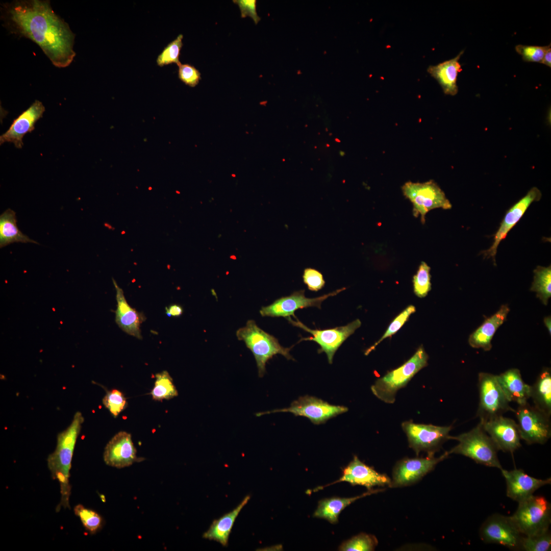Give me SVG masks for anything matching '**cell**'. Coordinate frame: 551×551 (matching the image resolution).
Returning a JSON list of instances; mask_svg holds the SVG:
<instances>
[{"mask_svg":"<svg viewBox=\"0 0 551 551\" xmlns=\"http://www.w3.org/2000/svg\"><path fill=\"white\" fill-rule=\"evenodd\" d=\"M7 14L15 31L36 43L54 65L64 68L71 63L75 35L48 1H17L7 7Z\"/></svg>","mask_w":551,"mask_h":551,"instance_id":"obj_1","label":"cell"},{"mask_svg":"<svg viewBox=\"0 0 551 551\" xmlns=\"http://www.w3.org/2000/svg\"><path fill=\"white\" fill-rule=\"evenodd\" d=\"M84 418L80 411L76 412L68 427L57 436L55 450L47 457L48 469L53 479L60 485L61 500L57 509L69 508L71 486L69 483L70 470L74 447L80 433Z\"/></svg>","mask_w":551,"mask_h":551,"instance_id":"obj_2","label":"cell"},{"mask_svg":"<svg viewBox=\"0 0 551 551\" xmlns=\"http://www.w3.org/2000/svg\"><path fill=\"white\" fill-rule=\"evenodd\" d=\"M236 336L253 353L259 377L264 375L266 363L274 356L280 354L288 360H294L289 353L291 347L282 346L276 338L259 328L253 320H248L244 327L237 330Z\"/></svg>","mask_w":551,"mask_h":551,"instance_id":"obj_3","label":"cell"},{"mask_svg":"<svg viewBox=\"0 0 551 551\" xmlns=\"http://www.w3.org/2000/svg\"><path fill=\"white\" fill-rule=\"evenodd\" d=\"M429 356L422 346L402 365L377 379L371 386L372 393L388 404L395 400L397 391L406 386L412 378L428 365Z\"/></svg>","mask_w":551,"mask_h":551,"instance_id":"obj_4","label":"cell"},{"mask_svg":"<svg viewBox=\"0 0 551 551\" xmlns=\"http://www.w3.org/2000/svg\"><path fill=\"white\" fill-rule=\"evenodd\" d=\"M449 439L456 440L459 442L447 451L449 455H461L477 463L500 470L503 468L497 457L498 450L480 422L469 432L457 436H449Z\"/></svg>","mask_w":551,"mask_h":551,"instance_id":"obj_5","label":"cell"},{"mask_svg":"<svg viewBox=\"0 0 551 551\" xmlns=\"http://www.w3.org/2000/svg\"><path fill=\"white\" fill-rule=\"evenodd\" d=\"M510 517L522 535L541 534L549 530L551 505L544 497L533 495L519 502L516 511Z\"/></svg>","mask_w":551,"mask_h":551,"instance_id":"obj_6","label":"cell"},{"mask_svg":"<svg viewBox=\"0 0 551 551\" xmlns=\"http://www.w3.org/2000/svg\"><path fill=\"white\" fill-rule=\"evenodd\" d=\"M402 190L405 197L412 204L413 215L420 216L422 224L425 223V215L430 211L452 208L444 192L433 180L423 183L408 181L402 186Z\"/></svg>","mask_w":551,"mask_h":551,"instance_id":"obj_7","label":"cell"},{"mask_svg":"<svg viewBox=\"0 0 551 551\" xmlns=\"http://www.w3.org/2000/svg\"><path fill=\"white\" fill-rule=\"evenodd\" d=\"M479 404L477 416L480 421L503 415L504 413L515 410L510 406L500 386L496 375L480 372L478 375Z\"/></svg>","mask_w":551,"mask_h":551,"instance_id":"obj_8","label":"cell"},{"mask_svg":"<svg viewBox=\"0 0 551 551\" xmlns=\"http://www.w3.org/2000/svg\"><path fill=\"white\" fill-rule=\"evenodd\" d=\"M402 428L407 435L409 446L417 456L424 452L428 456H434L443 443L449 439V433L453 427L415 423L410 420L403 422Z\"/></svg>","mask_w":551,"mask_h":551,"instance_id":"obj_9","label":"cell"},{"mask_svg":"<svg viewBox=\"0 0 551 551\" xmlns=\"http://www.w3.org/2000/svg\"><path fill=\"white\" fill-rule=\"evenodd\" d=\"M514 413L520 438L527 444H543L550 438V416L528 402L518 405Z\"/></svg>","mask_w":551,"mask_h":551,"instance_id":"obj_10","label":"cell"},{"mask_svg":"<svg viewBox=\"0 0 551 551\" xmlns=\"http://www.w3.org/2000/svg\"><path fill=\"white\" fill-rule=\"evenodd\" d=\"M294 318L296 320H293L291 316L286 319L293 325L312 335V336L301 338L299 341L311 340L316 342L320 346L318 352L325 353L330 364L332 363L334 356L341 344L361 325V321L357 319L344 326L325 330H313L303 323L296 317Z\"/></svg>","mask_w":551,"mask_h":551,"instance_id":"obj_11","label":"cell"},{"mask_svg":"<svg viewBox=\"0 0 551 551\" xmlns=\"http://www.w3.org/2000/svg\"><path fill=\"white\" fill-rule=\"evenodd\" d=\"M347 411L348 408L345 406L331 405L316 397L306 395L293 401L288 408L257 413L256 416L259 417L270 413L289 412L295 416L307 417L313 423L319 424Z\"/></svg>","mask_w":551,"mask_h":551,"instance_id":"obj_12","label":"cell"},{"mask_svg":"<svg viewBox=\"0 0 551 551\" xmlns=\"http://www.w3.org/2000/svg\"><path fill=\"white\" fill-rule=\"evenodd\" d=\"M480 536L487 543H497L512 550H520L522 534L510 516L498 513L488 517L482 524Z\"/></svg>","mask_w":551,"mask_h":551,"instance_id":"obj_13","label":"cell"},{"mask_svg":"<svg viewBox=\"0 0 551 551\" xmlns=\"http://www.w3.org/2000/svg\"><path fill=\"white\" fill-rule=\"evenodd\" d=\"M449 455L446 451L437 458L427 456L425 458L406 457L400 460L393 468L390 487H402L417 483Z\"/></svg>","mask_w":551,"mask_h":551,"instance_id":"obj_14","label":"cell"},{"mask_svg":"<svg viewBox=\"0 0 551 551\" xmlns=\"http://www.w3.org/2000/svg\"><path fill=\"white\" fill-rule=\"evenodd\" d=\"M345 288L337 289L328 294L315 298H308L305 296V290H300L292 293L291 295L282 297L276 299L271 304L262 307L260 313L262 316L287 317L294 315L295 311L311 307L321 309L322 302L331 296H334L344 290Z\"/></svg>","mask_w":551,"mask_h":551,"instance_id":"obj_15","label":"cell"},{"mask_svg":"<svg viewBox=\"0 0 551 551\" xmlns=\"http://www.w3.org/2000/svg\"><path fill=\"white\" fill-rule=\"evenodd\" d=\"M480 422L498 450L513 453L521 447L518 425L514 420L500 415Z\"/></svg>","mask_w":551,"mask_h":551,"instance_id":"obj_16","label":"cell"},{"mask_svg":"<svg viewBox=\"0 0 551 551\" xmlns=\"http://www.w3.org/2000/svg\"><path fill=\"white\" fill-rule=\"evenodd\" d=\"M341 482H348L353 486H363L368 490L372 489V488L374 486H387L390 487L391 484V480L387 475L380 473L372 467L366 465L357 456H354L353 459L343 469L341 477L339 480L317 489Z\"/></svg>","mask_w":551,"mask_h":551,"instance_id":"obj_17","label":"cell"},{"mask_svg":"<svg viewBox=\"0 0 551 551\" xmlns=\"http://www.w3.org/2000/svg\"><path fill=\"white\" fill-rule=\"evenodd\" d=\"M103 459L107 465L117 468L127 467L144 460L137 456L131 435L125 431L118 432L107 443Z\"/></svg>","mask_w":551,"mask_h":551,"instance_id":"obj_18","label":"cell"},{"mask_svg":"<svg viewBox=\"0 0 551 551\" xmlns=\"http://www.w3.org/2000/svg\"><path fill=\"white\" fill-rule=\"evenodd\" d=\"M541 197L540 190L537 187H533L509 210L494 235L492 244L488 249L480 253L483 255L484 258H492L495 264L497 249L500 242L520 220L530 205L533 202L539 201Z\"/></svg>","mask_w":551,"mask_h":551,"instance_id":"obj_19","label":"cell"},{"mask_svg":"<svg viewBox=\"0 0 551 551\" xmlns=\"http://www.w3.org/2000/svg\"><path fill=\"white\" fill-rule=\"evenodd\" d=\"M45 110L43 104L36 100L13 120L8 130L1 135V145L5 142H10L16 148H21L23 145L22 139L24 136L34 130L36 122L42 117Z\"/></svg>","mask_w":551,"mask_h":551,"instance_id":"obj_20","label":"cell"},{"mask_svg":"<svg viewBox=\"0 0 551 551\" xmlns=\"http://www.w3.org/2000/svg\"><path fill=\"white\" fill-rule=\"evenodd\" d=\"M506 480L507 496L518 503L533 495L539 488L551 483V478L542 480L529 475L521 469L507 470L502 468Z\"/></svg>","mask_w":551,"mask_h":551,"instance_id":"obj_21","label":"cell"},{"mask_svg":"<svg viewBox=\"0 0 551 551\" xmlns=\"http://www.w3.org/2000/svg\"><path fill=\"white\" fill-rule=\"evenodd\" d=\"M113 283L116 290L117 308L115 310V322L119 328L127 334L142 339L140 327L146 320L142 312L137 311L128 304L124 295L123 290L119 287L116 281L112 278Z\"/></svg>","mask_w":551,"mask_h":551,"instance_id":"obj_22","label":"cell"},{"mask_svg":"<svg viewBox=\"0 0 551 551\" xmlns=\"http://www.w3.org/2000/svg\"><path fill=\"white\" fill-rule=\"evenodd\" d=\"M510 311L507 305H502L499 310L483 323L470 336L468 343L475 348L489 351L492 348L491 340L498 328L506 320Z\"/></svg>","mask_w":551,"mask_h":551,"instance_id":"obj_23","label":"cell"},{"mask_svg":"<svg viewBox=\"0 0 551 551\" xmlns=\"http://www.w3.org/2000/svg\"><path fill=\"white\" fill-rule=\"evenodd\" d=\"M464 51H462L456 57L436 65H430L427 69L428 72L437 80L446 95L454 96L458 92L457 77L462 70L459 61Z\"/></svg>","mask_w":551,"mask_h":551,"instance_id":"obj_24","label":"cell"},{"mask_svg":"<svg viewBox=\"0 0 551 551\" xmlns=\"http://www.w3.org/2000/svg\"><path fill=\"white\" fill-rule=\"evenodd\" d=\"M498 382L507 398L518 405L526 403L530 398L531 386L523 380L517 368L507 370L496 375Z\"/></svg>","mask_w":551,"mask_h":551,"instance_id":"obj_25","label":"cell"},{"mask_svg":"<svg viewBox=\"0 0 551 551\" xmlns=\"http://www.w3.org/2000/svg\"><path fill=\"white\" fill-rule=\"evenodd\" d=\"M250 498V495L246 496L234 510L214 520L208 530L203 534V537L217 541L222 546H227L229 536L235 520Z\"/></svg>","mask_w":551,"mask_h":551,"instance_id":"obj_26","label":"cell"},{"mask_svg":"<svg viewBox=\"0 0 551 551\" xmlns=\"http://www.w3.org/2000/svg\"><path fill=\"white\" fill-rule=\"evenodd\" d=\"M384 490V489H371L355 497H333L321 500L318 503L313 516L324 519L332 524H335L338 522L339 515L342 511L352 503L358 499Z\"/></svg>","mask_w":551,"mask_h":551,"instance_id":"obj_27","label":"cell"},{"mask_svg":"<svg viewBox=\"0 0 551 551\" xmlns=\"http://www.w3.org/2000/svg\"><path fill=\"white\" fill-rule=\"evenodd\" d=\"M530 398L534 406L550 417L551 415V371L544 368L534 384L531 386Z\"/></svg>","mask_w":551,"mask_h":551,"instance_id":"obj_28","label":"cell"},{"mask_svg":"<svg viewBox=\"0 0 551 551\" xmlns=\"http://www.w3.org/2000/svg\"><path fill=\"white\" fill-rule=\"evenodd\" d=\"M15 212L8 209L0 215V247L2 248L14 242H38L23 234L16 224Z\"/></svg>","mask_w":551,"mask_h":551,"instance_id":"obj_29","label":"cell"},{"mask_svg":"<svg viewBox=\"0 0 551 551\" xmlns=\"http://www.w3.org/2000/svg\"><path fill=\"white\" fill-rule=\"evenodd\" d=\"M534 280L530 290L546 305L551 296V266H538L534 270Z\"/></svg>","mask_w":551,"mask_h":551,"instance_id":"obj_30","label":"cell"},{"mask_svg":"<svg viewBox=\"0 0 551 551\" xmlns=\"http://www.w3.org/2000/svg\"><path fill=\"white\" fill-rule=\"evenodd\" d=\"M156 380L151 394L153 399L162 401L170 399L178 395V391L168 372L163 370L155 375Z\"/></svg>","mask_w":551,"mask_h":551,"instance_id":"obj_31","label":"cell"},{"mask_svg":"<svg viewBox=\"0 0 551 551\" xmlns=\"http://www.w3.org/2000/svg\"><path fill=\"white\" fill-rule=\"evenodd\" d=\"M378 543L377 538L372 535L361 533L343 542L339 546L342 551L374 550Z\"/></svg>","mask_w":551,"mask_h":551,"instance_id":"obj_32","label":"cell"},{"mask_svg":"<svg viewBox=\"0 0 551 551\" xmlns=\"http://www.w3.org/2000/svg\"><path fill=\"white\" fill-rule=\"evenodd\" d=\"M431 268L424 261L421 262L413 278V291L419 298L425 297L431 289Z\"/></svg>","mask_w":551,"mask_h":551,"instance_id":"obj_33","label":"cell"},{"mask_svg":"<svg viewBox=\"0 0 551 551\" xmlns=\"http://www.w3.org/2000/svg\"><path fill=\"white\" fill-rule=\"evenodd\" d=\"M183 38L182 34L179 35L175 39L164 48L156 60L158 66L162 67L172 63H175L178 66L181 63L179 58L183 46Z\"/></svg>","mask_w":551,"mask_h":551,"instance_id":"obj_34","label":"cell"},{"mask_svg":"<svg viewBox=\"0 0 551 551\" xmlns=\"http://www.w3.org/2000/svg\"><path fill=\"white\" fill-rule=\"evenodd\" d=\"M73 510L75 515L80 518L85 529L90 533L94 534L102 527L103 519L97 512L85 507L81 504L76 505Z\"/></svg>","mask_w":551,"mask_h":551,"instance_id":"obj_35","label":"cell"},{"mask_svg":"<svg viewBox=\"0 0 551 551\" xmlns=\"http://www.w3.org/2000/svg\"><path fill=\"white\" fill-rule=\"evenodd\" d=\"M551 549V534L548 530L533 536L522 537L520 550L525 551H549Z\"/></svg>","mask_w":551,"mask_h":551,"instance_id":"obj_36","label":"cell"},{"mask_svg":"<svg viewBox=\"0 0 551 551\" xmlns=\"http://www.w3.org/2000/svg\"><path fill=\"white\" fill-rule=\"evenodd\" d=\"M415 311L416 308L413 305H409L406 308L390 323L383 336L373 345L370 346L365 351V355H368L383 340L394 335L399 330L405 323L408 320L411 314L414 313Z\"/></svg>","mask_w":551,"mask_h":551,"instance_id":"obj_37","label":"cell"},{"mask_svg":"<svg viewBox=\"0 0 551 551\" xmlns=\"http://www.w3.org/2000/svg\"><path fill=\"white\" fill-rule=\"evenodd\" d=\"M104 406L109 411L112 415L117 417L127 407L126 397L122 392L113 389L108 391L103 398Z\"/></svg>","mask_w":551,"mask_h":551,"instance_id":"obj_38","label":"cell"},{"mask_svg":"<svg viewBox=\"0 0 551 551\" xmlns=\"http://www.w3.org/2000/svg\"><path fill=\"white\" fill-rule=\"evenodd\" d=\"M550 47V43L543 46L518 44L515 46V50L524 61L541 63L545 54Z\"/></svg>","mask_w":551,"mask_h":551,"instance_id":"obj_39","label":"cell"},{"mask_svg":"<svg viewBox=\"0 0 551 551\" xmlns=\"http://www.w3.org/2000/svg\"><path fill=\"white\" fill-rule=\"evenodd\" d=\"M178 67V77L185 85L194 87L198 84L201 80V74L194 66L181 63Z\"/></svg>","mask_w":551,"mask_h":551,"instance_id":"obj_40","label":"cell"},{"mask_svg":"<svg viewBox=\"0 0 551 551\" xmlns=\"http://www.w3.org/2000/svg\"><path fill=\"white\" fill-rule=\"evenodd\" d=\"M303 279L304 283L311 291H318L321 289L325 284L322 273L314 268H306L304 271Z\"/></svg>","mask_w":551,"mask_h":551,"instance_id":"obj_41","label":"cell"},{"mask_svg":"<svg viewBox=\"0 0 551 551\" xmlns=\"http://www.w3.org/2000/svg\"><path fill=\"white\" fill-rule=\"evenodd\" d=\"M233 2L238 6L241 18L249 16L256 24L261 20L257 12L256 0H233Z\"/></svg>","mask_w":551,"mask_h":551,"instance_id":"obj_42","label":"cell"},{"mask_svg":"<svg viewBox=\"0 0 551 551\" xmlns=\"http://www.w3.org/2000/svg\"><path fill=\"white\" fill-rule=\"evenodd\" d=\"M166 314L169 317H179L183 313V307L177 304H173L165 307Z\"/></svg>","mask_w":551,"mask_h":551,"instance_id":"obj_43","label":"cell"},{"mask_svg":"<svg viewBox=\"0 0 551 551\" xmlns=\"http://www.w3.org/2000/svg\"><path fill=\"white\" fill-rule=\"evenodd\" d=\"M541 63L551 67V47L548 49L545 54Z\"/></svg>","mask_w":551,"mask_h":551,"instance_id":"obj_44","label":"cell"},{"mask_svg":"<svg viewBox=\"0 0 551 551\" xmlns=\"http://www.w3.org/2000/svg\"><path fill=\"white\" fill-rule=\"evenodd\" d=\"M543 322H544L545 326L546 327L547 329L548 330V331L549 334H550V332H551V318H550V316H548L545 317L544 318Z\"/></svg>","mask_w":551,"mask_h":551,"instance_id":"obj_45","label":"cell"}]
</instances>
